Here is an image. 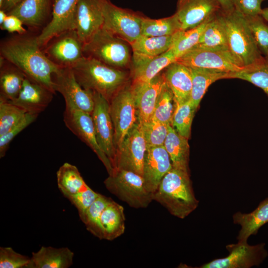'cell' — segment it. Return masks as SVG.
<instances>
[{
    "label": "cell",
    "instance_id": "41",
    "mask_svg": "<svg viewBox=\"0 0 268 268\" xmlns=\"http://www.w3.org/2000/svg\"><path fill=\"white\" fill-rule=\"evenodd\" d=\"M140 124L147 147L164 145L169 125L153 119Z\"/></svg>",
    "mask_w": 268,
    "mask_h": 268
},
{
    "label": "cell",
    "instance_id": "11",
    "mask_svg": "<svg viewBox=\"0 0 268 268\" xmlns=\"http://www.w3.org/2000/svg\"><path fill=\"white\" fill-rule=\"evenodd\" d=\"M64 121L66 127L95 152L109 175L112 174L115 169L98 144L91 114L71 105L66 104Z\"/></svg>",
    "mask_w": 268,
    "mask_h": 268
},
{
    "label": "cell",
    "instance_id": "13",
    "mask_svg": "<svg viewBox=\"0 0 268 268\" xmlns=\"http://www.w3.org/2000/svg\"><path fill=\"white\" fill-rule=\"evenodd\" d=\"M265 243L250 245L247 241H238L227 245L229 252L224 258L214 259L205 263L200 268H250L259 266L266 259L268 253Z\"/></svg>",
    "mask_w": 268,
    "mask_h": 268
},
{
    "label": "cell",
    "instance_id": "34",
    "mask_svg": "<svg viewBox=\"0 0 268 268\" xmlns=\"http://www.w3.org/2000/svg\"><path fill=\"white\" fill-rule=\"evenodd\" d=\"M227 78H238L249 81L261 88L268 96V58L264 57L241 70L229 72Z\"/></svg>",
    "mask_w": 268,
    "mask_h": 268
},
{
    "label": "cell",
    "instance_id": "10",
    "mask_svg": "<svg viewBox=\"0 0 268 268\" xmlns=\"http://www.w3.org/2000/svg\"><path fill=\"white\" fill-rule=\"evenodd\" d=\"M143 17L141 14L118 7L108 0L104 6L103 28L130 45L141 35Z\"/></svg>",
    "mask_w": 268,
    "mask_h": 268
},
{
    "label": "cell",
    "instance_id": "21",
    "mask_svg": "<svg viewBox=\"0 0 268 268\" xmlns=\"http://www.w3.org/2000/svg\"><path fill=\"white\" fill-rule=\"evenodd\" d=\"M177 59L170 48L157 56L143 57L133 55L131 65L132 84H138L150 81Z\"/></svg>",
    "mask_w": 268,
    "mask_h": 268
},
{
    "label": "cell",
    "instance_id": "42",
    "mask_svg": "<svg viewBox=\"0 0 268 268\" xmlns=\"http://www.w3.org/2000/svg\"><path fill=\"white\" fill-rule=\"evenodd\" d=\"M246 18L260 51L264 57L268 58V25L261 15Z\"/></svg>",
    "mask_w": 268,
    "mask_h": 268
},
{
    "label": "cell",
    "instance_id": "38",
    "mask_svg": "<svg viewBox=\"0 0 268 268\" xmlns=\"http://www.w3.org/2000/svg\"><path fill=\"white\" fill-rule=\"evenodd\" d=\"M175 106L173 94L165 81L158 95L151 119L171 125Z\"/></svg>",
    "mask_w": 268,
    "mask_h": 268
},
{
    "label": "cell",
    "instance_id": "14",
    "mask_svg": "<svg viewBox=\"0 0 268 268\" xmlns=\"http://www.w3.org/2000/svg\"><path fill=\"white\" fill-rule=\"evenodd\" d=\"M92 94L94 106L91 116L97 140L100 147L111 161L116 170V148L109 102L97 92H92Z\"/></svg>",
    "mask_w": 268,
    "mask_h": 268
},
{
    "label": "cell",
    "instance_id": "17",
    "mask_svg": "<svg viewBox=\"0 0 268 268\" xmlns=\"http://www.w3.org/2000/svg\"><path fill=\"white\" fill-rule=\"evenodd\" d=\"M54 0H22L7 14L17 16L30 31L40 33L52 18Z\"/></svg>",
    "mask_w": 268,
    "mask_h": 268
},
{
    "label": "cell",
    "instance_id": "46",
    "mask_svg": "<svg viewBox=\"0 0 268 268\" xmlns=\"http://www.w3.org/2000/svg\"><path fill=\"white\" fill-rule=\"evenodd\" d=\"M264 0H232L235 9L246 17L261 15Z\"/></svg>",
    "mask_w": 268,
    "mask_h": 268
},
{
    "label": "cell",
    "instance_id": "22",
    "mask_svg": "<svg viewBox=\"0 0 268 268\" xmlns=\"http://www.w3.org/2000/svg\"><path fill=\"white\" fill-rule=\"evenodd\" d=\"M165 81L163 73L161 72L149 82L138 84L131 83L138 121L141 124L151 119L158 95Z\"/></svg>",
    "mask_w": 268,
    "mask_h": 268
},
{
    "label": "cell",
    "instance_id": "47",
    "mask_svg": "<svg viewBox=\"0 0 268 268\" xmlns=\"http://www.w3.org/2000/svg\"><path fill=\"white\" fill-rule=\"evenodd\" d=\"M23 25L22 21L17 16L7 14L4 22L0 25V27L1 30H5L10 33L23 34L28 32Z\"/></svg>",
    "mask_w": 268,
    "mask_h": 268
},
{
    "label": "cell",
    "instance_id": "16",
    "mask_svg": "<svg viewBox=\"0 0 268 268\" xmlns=\"http://www.w3.org/2000/svg\"><path fill=\"white\" fill-rule=\"evenodd\" d=\"M107 0H79L75 11L74 29L83 44L103 27L104 6Z\"/></svg>",
    "mask_w": 268,
    "mask_h": 268
},
{
    "label": "cell",
    "instance_id": "44",
    "mask_svg": "<svg viewBox=\"0 0 268 268\" xmlns=\"http://www.w3.org/2000/svg\"><path fill=\"white\" fill-rule=\"evenodd\" d=\"M30 258L16 252L11 247H0V268H27Z\"/></svg>",
    "mask_w": 268,
    "mask_h": 268
},
{
    "label": "cell",
    "instance_id": "20",
    "mask_svg": "<svg viewBox=\"0 0 268 268\" xmlns=\"http://www.w3.org/2000/svg\"><path fill=\"white\" fill-rule=\"evenodd\" d=\"M172 168L170 158L164 145L147 147L143 170L146 189L153 194L164 176Z\"/></svg>",
    "mask_w": 268,
    "mask_h": 268
},
{
    "label": "cell",
    "instance_id": "3",
    "mask_svg": "<svg viewBox=\"0 0 268 268\" xmlns=\"http://www.w3.org/2000/svg\"><path fill=\"white\" fill-rule=\"evenodd\" d=\"M153 200L173 216L184 219L199 205L189 172L173 167L163 178L153 194Z\"/></svg>",
    "mask_w": 268,
    "mask_h": 268
},
{
    "label": "cell",
    "instance_id": "35",
    "mask_svg": "<svg viewBox=\"0 0 268 268\" xmlns=\"http://www.w3.org/2000/svg\"><path fill=\"white\" fill-rule=\"evenodd\" d=\"M181 24L176 14L158 19L144 16L142 21L141 35L159 37L173 35L181 30Z\"/></svg>",
    "mask_w": 268,
    "mask_h": 268
},
{
    "label": "cell",
    "instance_id": "23",
    "mask_svg": "<svg viewBox=\"0 0 268 268\" xmlns=\"http://www.w3.org/2000/svg\"><path fill=\"white\" fill-rule=\"evenodd\" d=\"M54 94L47 88L25 76L19 94L10 101L27 113L38 115L48 106Z\"/></svg>",
    "mask_w": 268,
    "mask_h": 268
},
{
    "label": "cell",
    "instance_id": "5",
    "mask_svg": "<svg viewBox=\"0 0 268 268\" xmlns=\"http://www.w3.org/2000/svg\"><path fill=\"white\" fill-rule=\"evenodd\" d=\"M130 45L103 27L83 44L85 57L94 59L110 67L124 69L131 67Z\"/></svg>",
    "mask_w": 268,
    "mask_h": 268
},
{
    "label": "cell",
    "instance_id": "24",
    "mask_svg": "<svg viewBox=\"0 0 268 268\" xmlns=\"http://www.w3.org/2000/svg\"><path fill=\"white\" fill-rule=\"evenodd\" d=\"M162 72L165 81L171 90L175 105H180L190 98L192 80L189 67L175 62Z\"/></svg>",
    "mask_w": 268,
    "mask_h": 268
},
{
    "label": "cell",
    "instance_id": "28",
    "mask_svg": "<svg viewBox=\"0 0 268 268\" xmlns=\"http://www.w3.org/2000/svg\"><path fill=\"white\" fill-rule=\"evenodd\" d=\"M193 48L229 49L224 19L221 10L209 21L198 44Z\"/></svg>",
    "mask_w": 268,
    "mask_h": 268
},
{
    "label": "cell",
    "instance_id": "49",
    "mask_svg": "<svg viewBox=\"0 0 268 268\" xmlns=\"http://www.w3.org/2000/svg\"><path fill=\"white\" fill-rule=\"evenodd\" d=\"M219 2L221 9L224 11H229L232 10L234 7L233 5L232 0H217Z\"/></svg>",
    "mask_w": 268,
    "mask_h": 268
},
{
    "label": "cell",
    "instance_id": "52",
    "mask_svg": "<svg viewBox=\"0 0 268 268\" xmlns=\"http://www.w3.org/2000/svg\"><path fill=\"white\" fill-rule=\"evenodd\" d=\"M4 0H0V8L2 6Z\"/></svg>",
    "mask_w": 268,
    "mask_h": 268
},
{
    "label": "cell",
    "instance_id": "51",
    "mask_svg": "<svg viewBox=\"0 0 268 268\" xmlns=\"http://www.w3.org/2000/svg\"><path fill=\"white\" fill-rule=\"evenodd\" d=\"M7 14L4 11L0 9V25L5 20Z\"/></svg>",
    "mask_w": 268,
    "mask_h": 268
},
{
    "label": "cell",
    "instance_id": "18",
    "mask_svg": "<svg viewBox=\"0 0 268 268\" xmlns=\"http://www.w3.org/2000/svg\"><path fill=\"white\" fill-rule=\"evenodd\" d=\"M221 10L217 0H178L175 12L181 29L194 28Z\"/></svg>",
    "mask_w": 268,
    "mask_h": 268
},
{
    "label": "cell",
    "instance_id": "7",
    "mask_svg": "<svg viewBox=\"0 0 268 268\" xmlns=\"http://www.w3.org/2000/svg\"><path fill=\"white\" fill-rule=\"evenodd\" d=\"M110 113L117 149L137 122V112L131 84L120 89L109 102Z\"/></svg>",
    "mask_w": 268,
    "mask_h": 268
},
{
    "label": "cell",
    "instance_id": "1",
    "mask_svg": "<svg viewBox=\"0 0 268 268\" xmlns=\"http://www.w3.org/2000/svg\"><path fill=\"white\" fill-rule=\"evenodd\" d=\"M38 35L28 31L3 39L0 43V58L14 65L29 78L55 94L53 76L60 68L46 56L38 43Z\"/></svg>",
    "mask_w": 268,
    "mask_h": 268
},
{
    "label": "cell",
    "instance_id": "4",
    "mask_svg": "<svg viewBox=\"0 0 268 268\" xmlns=\"http://www.w3.org/2000/svg\"><path fill=\"white\" fill-rule=\"evenodd\" d=\"M226 30L229 48L243 67L251 65L263 59L247 19L234 8L229 11L222 9Z\"/></svg>",
    "mask_w": 268,
    "mask_h": 268
},
{
    "label": "cell",
    "instance_id": "40",
    "mask_svg": "<svg viewBox=\"0 0 268 268\" xmlns=\"http://www.w3.org/2000/svg\"><path fill=\"white\" fill-rule=\"evenodd\" d=\"M27 113L10 101L0 97V136L6 134Z\"/></svg>",
    "mask_w": 268,
    "mask_h": 268
},
{
    "label": "cell",
    "instance_id": "9",
    "mask_svg": "<svg viewBox=\"0 0 268 268\" xmlns=\"http://www.w3.org/2000/svg\"><path fill=\"white\" fill-rule=\"evenodd\" d=\"M188 67L234 72L245 67L229 49L193 48L176 61Z\"/></svg>",
    "mask_w": 268,
    "mask_h": 268
},
{
    "label": "cell",
    "instance_id": "37",
    "mask_svg": "<svg viewBox=\"0 0 268 268\" xmlns=\"http://www.w3.org/2000/svg\"><path fill=\"white\" fill-rule=\"evenodd\" d=\"M111 200V198L100 194L95 201L86 210L83 215L80 218L86 229L100 239H103L100 225L101 215Z\"/></svg>",
    "mask_w": 268,
    "mask_h": 268
},
{
    "label": "cell",
    "instance_id": "6",
    "mask_svg": "<svg viewBox=\"0 0 268 268\" xmlns=\"http://www.w3.org/2000/svg\"><path fill=\"white\" fill-rule=\"evenodd\" d=\"M104 184L111 193L135 208H145L153 201L145 188L142 176L124 169H116Z\"/></svg>",
    "mask_w": 268,
    "mask_h": 268
},
{
    "label": "cell",
    "instance_id": "53",
    "mask_svg": "<svg viewBox=\"0 0 268 268\" xmlns=\"http://www.w3.org/2000/svg\"></svg>",
    "mask_w": 268,
    "mask_h": 268
},
{
    "label": "cell",
    "instance_id": "27",
    "mask_svg": "<svg viewBox=\"0 0 268 268\" xmlns=\"http://www.w3.org/2000/svg\"><path fill=\"white\" fill-rule=\"evenodd\" d=\"M125 220L123 207L112 199L101 217L103 239L112 241L121 236L125 230Z\"/></svg>",
    "mask_w": 268,
    "mask_h": 268
},
{
    "label": "cell",
    "instance_id": "25",
    "mask_svg": "<svg viewBox=\"0 0 268 268\" xmlns=\"http://www.w3.org/2000/svg\"><path fill=\"white\" fill-rule=\"evenodd\" d=\"M74 253L67 247L42 246L33 252L27 268H67L73 264Z\"/></svg>",
    "mask_w": 268,
    "mask_h": 268
},
{
    "label": "cell",
    "instance_id": "33",
    "mask_svg": "<svg viewBox=\"0 0 268 268\" xmlns=\"http://www.w3.org/2000/svg\"><path fill=\"white\" fill-rule=\"evenodd\" d=\"M58 187L66 198L87 189L78 168L69 163H64L57 172Z\"/></svg>",
    "mask_w": 268,
    "mask_h": 268
},
{
    "label": "cell",
    "instance_id": "45",
    "mask_svg": "<svg viewBox=\"0 0 268 268\" xmlns=\"http://www.w3.org/2000/svg\"><path fill=\"white\" fill-rule=\"evenodd\" d=\"M99 195L100 194L94 192L89 187L75 194L67 197V199L76 208L79 216L81 218Z\"/></svg>",
    "mask_w": 268,
    "mask_h": 268
},
{
    "label": "cell",
    "instance_id": "31",
    "mask_svg": "<svg viewBox=\"0 0 268 268\" xmlns=\"http://www.w3.org/2000/svg\"><path fill=\"white\" fill-rule=\"evenodd\" d=\"M164 146L169 155L173 167L189 172L188 138L180 135L169 125Z\"/></svg>",
    "mask_w": 268,
    "mask_h": 268
},
{
    "label": "cell",
    "instance_id": "12",
    "mask_svg": "<svg viewBox=\"0 0 268 268\" xmlns=\"http://www.w3.org/2000/svg\"><path fill=\"white\" fill-rule=\"evenodd\" d=\"M146 149L147 144L141 126L137 120L122 143L116 149V169L131 171L143 177Z\"/></svg>",
    "mask_w": 268,
    "mask_h": 268
},
{
    "label": "cell",
    "instance_id": "43",
    "mask_svg": "<svg viewBox=\"0 0 268 268\" xmlns=\"http://www.w3.org/2000/svg\"><path fill=\"white\" fill-rule=\"evenodd\" d=\"M38 115L27 113L25 116L6 134L0 136V157H3L12 140L21 131L35 121Z\"/></svg>",
    "mask_w": 268,
    "mask_h": 268
},
{
    "label": "cell",
    "instance_id": "48",
    "mask_svg": "<svg viewBox=\"0 0 268 268\" xmlns=\"http://www.w3.org/2000/svg\"><path fill=\"white\" fill-rule=\"evenodd\" d=\"M21 0H4L3 5L0 9L4 11L7 13Z\"/></svg>",
    "mask_w": 268,
    "mask_h": 268
},
{
    "label": "cell",
    "instance_id": "8",
    "mask_svg": "<svg viewBox=\"0 0 268 268\" xmlns=\"http://www.w3.org/2000/svg\"><path fill=\"white\" fill-rule=\"evenodd\" d=\"M42 49L47 58L60 68H72L84 57L83 43L75 29L55 36Z\"/></svg>",
    "mask_w": 268,
    "mask_h": 268
},
{
    "label": "cell",
    "instance_id": "30",
    "mask_svg": "<svg viewBox=\"0 0 268 268\" xmlns=\"http://www.w3.org/2000/svg\"><path fill=\"white\" fill-rule=\"evenodd\" d=\"M189 67L192 80V90L189 100L197 109L209 86L217 80L227 78L229 72L201 67Z\"/></svg>",
    "mask_w": 268,
    "mask_h": 268
},
{
    "label": "cell",
    "instance_id": "26",
    "mask_svg": "<svg viewBox=\"0 0 268 268\" xmlns=\"http://www.w3.org/2000/svg\"><path fill=\"white\" fill-rule=\"evenodd\" d=\"M233 220L234 223L241 226L237 238L238 241H247L250 236L256 235L259 229L268 222V197L250 213H234Z\"/></svg>",
    "mask_w": 268,
    "mask_h": 268
},
{
    "label": "cell",
    "instance_id": "32",
    "mask_svg": "<svg viewBox=\"0 0 268 268\" xmlns=\"http://www.w3.org/2000/svg\"><path fill=\"white\" fill-rule=\"evenodd\" d=\"M173 35L149 37L141 35L130 44L133 55L152 57L161 55L169 50L172 46L176 37Z\"/></svg>",
    "mask_w": 268,
    "mask_h": 268
},
{
    "label": "cell",
    "instance_id": "29",
    "mask_svg": "<svg viewBox=\"0 0 268 268\" xmlns=\"http://www.w3.org/2000/svg\"><path fill=\"white\" fill-rule=\"evenodd\" d=\"M0 97L8 101L19 94L25 75L12 64L0 58Z\"/></svg>",
    "mask_w": 268,
    "mask_h": 268
},
{
    "label": "cell",
    "instance_id": "39",
    "mask_svg": "<svg viewBox=\"0 0 268 268\" xmlns=\"http://www.w3.org/2000/svg\"><path fill=\"white\" fill-rule=\"evenodd\" d=\"M171 126L182 136L189 138L194 114L197 109L190 100L180 105H175Z\"/></svg>",
    "mask_w": 268,
    "mask_h": 268
},
{
    "label": "cell",
    "instance_id": "36",
    "mask_svg": "<svg viewBox=\"0 0 268 268\" xmlns=\"http://www.w3.org/2000/svg\"><path fill=\"white\" fill-rule=\"evenodd\" d=\"M213 17L194 28L186 30H181L176 32L171 49L177 59L198 44L206 25Z\"/></svg>",
    "mask_w": 268,
    "mask_h": 268
},
{
    "label": "cell",
    "instance_id": "15",
    "mask_svg": "<svg viewBox=\"0 0 268 268\" xmlns=\"http://www.w3.org/2000/svg\"><path fill=\"white\" fill-rule=\"evenodd\" d=\"M53 80L55 91L63 95L66 104L92 114L94 106L92 92L81 86L71 68H60L54 74Z\"/></svg>",
    "mask_w": 268,
    "mask_h": 268
},
{
    "label": "cell",
    "instance_id": "19",
    "mask_svg": "<svg viewBox=\"0 0 268 268\" xmlns=\"http://www.w3.org/2000/svg\"><path fill=\"white\" fill-rule=\"evenodd\" d=\"M79 0H54L52 18L38 34L37 39L41 48L55 36L74 29L75 11Z\"/></svg>",
    "mask_w": 268,
    "mask_h": 268
},
{
    "label": "cell",
    "instance_id": "2",
    "mask_svg": "<svg viewBox=\"0 0 268 268\" xmlns=\"http://www.w3.org/2000/svg\"><path fill=\"white\" fill-rule=\"evenodd\" d=\"M71 68L83 89L100 94L109 102L129 80V74L124 69L88 57L83 58Z\"/></svg>",
    "mask_w": 268,
    "mask_h": 268
},
{
    "label": "cell",
    "instance_id": "50",
    "mask_svg": "<svg viewBox=\"0 0 268 268\" xmlns=\"http://www.w3.org/2000/svg\"><path fill=\"white\" fill-rule=\"evenodd\" d=\"M261 15L265 20L268 21V7L262 9Z\"/></svg>",
    "mask_w": 268,
    "mask_h": 268
}]
</instances>
